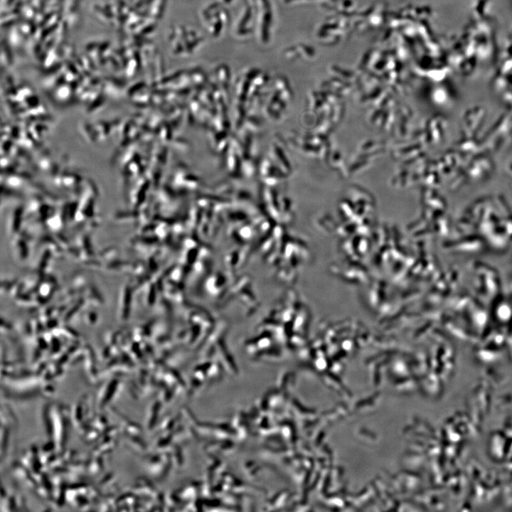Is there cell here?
Listing matches in <instances>:
<instances>
[{
    "instance_id": "1",
    "label": "cell",
    "mask_w": 512,
    "mask_h": 512,
    "mask_svg": "<svg viewBox=\"0 0 512 512\" xmlns=\"http://www.w3.org/2000/svg\"><path fill=\"white\" fill-rule=\"evenodd\" d=\"M119 385V381L117 379H112L107 382L99 391L98 394V406L100 408H102L104 406L112 399L114 396L118 387Z\"/></svg>"
}]
</instances>
